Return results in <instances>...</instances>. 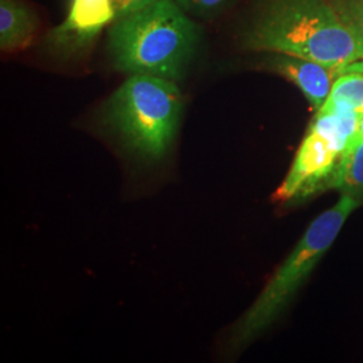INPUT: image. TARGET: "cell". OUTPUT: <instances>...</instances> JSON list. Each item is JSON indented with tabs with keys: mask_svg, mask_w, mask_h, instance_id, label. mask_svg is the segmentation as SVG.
Segmentation results:
<instances>
[{
	"mask_svg": "<svg viewBox=\"0 0 363 363\" xmlns=\"http://www.w3.org/2000/svg\"><path fill=\"white\" fill-rule=\"evenodd\" d=\"M325 104L340 105L363 115V73H346L333 84Z\"/></svg>",
	"mask_w": 363,
	"mask_h": 363,
	"instance_id": "cell-10",
	"label": "cell"
},
{
	"mask_svg": "<svg viewBox=\"0 0 363 363\" xmlns=\"http://www.w3.org/2000/svg\"><path fill=\"white\" fill-rule=\"evenodd\" d=\"M264 65L296 85L315 111H319L328 99L337 72L315 61L276 52L269 55Z\"/></svg>",
	"mask_w": 363,
	"mask_h": 363,
	"instance_id": "cell-7",
	"label": "cell"
},
{
	"mask_svg": "<svg viewBox=\"0 0 363 363\" xmlns=\"http://www.w3.org/2000/svg\"><path fill=\"white\" fill-rule=\"evenodd\" d=\"M37 15L21 0H0V48L21 50L30 45L37 30Z\"/></svg>",
	"mask_w": 363,
	"mask_h": 363,
	"instance_id": "cell-8",
	"label": "cell"
},
{
	"mask_svg": "<svg viewBox=\"0 0 363 363\" xmlns=\"http://www.w3.org/2000/svg\"><path fill=\"white\" fill-rule=\"evenodd\" d=\"M350 11H343L351 26L354 27L357 35L361 39L363 45V0H354L349 7Z\"/></svg>",
	"mask_w": 363,
	"mask_h": 363,
	"instance_id": "cell-13",
	"label": "cell"
},
{
	"mask_svg": "<svg viewBox=\"0 0 363 363\" xmlns=\"http://www.w3.org/2000/svg\"><path fill=\"white\" fill-rule=\"evenodd\" d=\"M199 39L201 28L175 0H159L115 21L108 48L121 72L178 81L193 61Z\"/></svg>",
	"mask_w": 363,
	"mask_h": 363,
	"instance_id": "cell-2",
	"label": "cell"
},
{
	"mask_svg": "<svg viewBox=\"0 0 363 363\" xmlns=\"http://www.w3.org/2000/svg\"><path fill=\"white\" fill-rule=\"evenodd\" d=\"M340 160V154L323 136L308 130L298 147L294 163L273 194V201L280 203L296 202L318 193L328 186Z\"/></svg>",
	"mask_w": 363,
	"mask_h": 363,
	"instance_id": "cell-5",
	"label": "cell"
},
{
	"mask_svg": "<svg viewBox=\"0 0 363 363\" xmlns=\"http://www.w3.org/2000/svg\"><path fill=\"white\" fill-rule=\"evenodd\" d=\"M355 138L363 139V115L358 116V123H357V130H355Z\"/></svg>",
	"mask_w": 363,
	"mask_h": 363,
	"instance_id": "cell-14",
	"label": "cell"
},
{
	"mask_svg": "<svg viewBox=\"0 0 363 363\" xmlns=\"http://www.w3.org/2000/svg\"><path fill=\"white\" fill-rule=\"evenodd\" d=\"M175 1L189 15L203 18V19H211L225 13L228 9H230L237 0H175Z\"/></svg>",
	"mask_w": 363,
	"mask_h": 363,
	"instance_id": "cell-11",
	"label": "cell"
},
{
	"mask_svg": "<svg viewBox=\"0 0 363 363\" xmlns=\"http://www.w3.org/2000/svg\"><path fill=\"white\" fill-rule=\"evenodd\" d=\"M328 187H335L342 194L355 198L363 195V139L352 138L340 156L337 169L328 182Z\"/></svg>",
	"mask_w": 363,
	"mask_h": 363,
	"instance_id": "cell-9",
	"label": "cell"
},
{
	"mask_svg": "<svg viewBox=\"0 0 363 363\" xmlns=\"http://www.w3.org/2000/svg\"><path fill=\"white\" fill-rule=\"evenodd\" d=\"M182 109L183 100L175 81L130 74L104 105L103 121L132 155L154 163L169 154Z\"/></svg>",
	"mask_w": 363,
	"mask_h": 363,
	"instance_id": "cell-3",
	"label": "cell"
},
{
	"mask_svg": "<svg viewBox=\"0 0 363 363\" xmlns=\"http://www.w3.org/2000/svg\"><path fill=\"white\" fill-rule=\"evenodd\" d=\"M115 19L112 0H70L65 21L50 31L46 46L61 60L79 57Z\"/></svg>",
	"mask_w": 363,
	"mask_h": 363,
	"instance_id": "cell-6",
	"label": "cell"
},
{
	"mask_svg": "<svg viewBox=\"0 0 363 363\" xmlns=\"http://www.w3.org/2000/svg\"><path fill=\"white\" fill-rule=\"evenodd\" d=\"M359 206V199L342 194L333 208L312 220L296 247L274 272L259 298L234 325L233 347H240L259 337L283 313L298 294L319 261L337 240L351 213Z\"/></svg>",
	"mask_w": 363,
	"mask_h": 363,
	"instance_id": "cell-4",
	"label": "cell"
},
{
	"mask_svg": "<svg viewBox=\"0 0 363 363\" xmlns=\"http://www.w3.org/2000/svg\"><path fill=\"white\" fill-rule=\"evenodd\" d=\"M242 42L255 52L294 55L337 70L363 61L361 39L330 0H264Z\"/></svg>",
	"mask_w": 363,
	"mask_h": 363,
	"instance_id": "cell-1",
	"label": "cell"
},
{
	"mask_svg": "<svg viewBox=\"0 0 363 363\" xmlns=\"http://www.w3.org/2000/svg\"><path fill=\"white\" fill-rule=\"evenodd\" d=\"M159 0H112L115 10V21L128 16L130 13H138L145 7L154 4Z\"/></svg>",
	"mask_w": 363,
	"mask_h": 363,
	"instance_id": "cell-12",
	"label": "cell"
}]
</instances>
